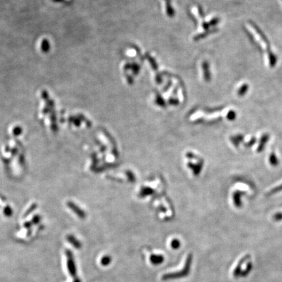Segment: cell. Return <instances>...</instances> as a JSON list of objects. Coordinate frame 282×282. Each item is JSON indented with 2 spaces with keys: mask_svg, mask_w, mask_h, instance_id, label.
Here are the masks:
<instances>
[{
  "mask_svg": "<svg viewBox=\"0 0 282 282\" xmlns=\"http://www.w3.org/2000/svg\"><path fill=\"white\" fill-rule=\"evenodd\" d=\"M248 28L250 30V32L252 31L253 37L258 41V43L260 45H261L262 50L265 52L266 54L267 55L268 62L269 65L271 67H274L275 65V64H276V61L278 60L276 58V56L273 54L272 51H271L270 43H268V41L266 36L257 26H255L254 24L252 22L249 23Z\"/></svg>",
  "mask_w": 282,
  "mask_h": 282,
  "instance_id": "1",
  "label": "cell"
},
{
  "mask_svg": "<svg viewBox=\"0 0 282 282\" xmlns=\"http://www.w3.org/2000/svg\"><path fill=\"white\" fill-rule=\"evenodd\" d=\"M191 260H192V257L191 255H188L186 263H185V266L183 269H181V271L177 272H173V273H168L166 274L165 275H163L162 279L163 280H174V279H178V278H184L187 275L189 274L190 270V266L191 264Z\"/></svg>",
  "mask_w": 282,
  "mask_h": 282,
  "instance_id": "2",
  "label": "cell"
},
{
  "mask_svg": "<svg viewBox=\"0 0 282 282\" xmlns=\"http://www.w3.org/2000/svg\"><path fill=\"white\" fill-rule=\"evenodd\" d=\"M66 257H67V265L69 273L73 278L77 277V268L74 258L72 253L70 250H66Z\"/></svg>",
  "mask_w": 282,
  "mask_h": 282,
  "instance_id": "3",
  "label": "cell"
},
{
  "mask_svg": "<svg viewBox=\"0 0 282 282\" xmlns=\"http://www.w3.org/2000/svg\"><path fill=\"white\" fill-rule=\"evenodd\" d=\"M244 195V192L240 191H236L233 194V202L235 206H236L237 208H239L240 206H242V196Z\"/></svg>",
  "mask_w": 282,
  "mask_h": 282,
  "instance_id": "4",
  "label": "cell"
},
{
  "mask_svg": "<svg viewBox=\"0 0 282 282\" xmlns=\"http://www.w3.org/2000/svg\"><path fill=\"white\" fill-rule=\"evenodd\" d=\"M150 262H151L153 265H158L161 264V263H163V262L164 261V257L161 255L152 254L150 256Z\"/></svg>",
  "mask_w": 282,
  "mask_h": 282,
  "instance_id": "5",
  "label": "cell"
},
{
  "mask_svg": "<svg viewBox=\"0 0 282 282\" xmlns=\"http://www.w3.org/2000/svg\"><path fill=\"white\" fill-rule=\"evenodd\" d=\"M269 139V135L268 134H264L262 137L261 138V140L259 144V146L257 148V152H261L265 148L266 144L268 142Z\"/></svg>",
  "mask_w": 282,
  "mask_h": 282,
  "instance_id": "6",
  "label": "cell"
},
{
  "mask_svg": "<svg viewBox=\"0 0 282 282\" xmlns=\"http://www.w3.org/2000/svg\"><path fill=\"white\" fill-rule=\"evenodd\" d=\"M231 142L235 146H239V144L243 141L244 136L242 135H237L235 136H233L230 138Z\"/></svg>",
  "mask_w": 282,
  "mask_h": 282,
  "instance_id": "7",
  "label": "cell"
},
{
  "mask_svg": "<svg viewBox=\"0 0 282 282\" xmlns=\"http://www.w3.org/2000/svg\"><path fill=\"white\" fill-rule=\"evenodd\" d=\"M269 162L272 166H276L279 163V160L274 153H272L269 157Z\"/></svg>",
  "mask_w": 282,
  "mask_h": 282,
  "instance_id": "8",
  "label": "cell"
},
{
  "mask_svg": "<svg viewBox=\"0 0 282 282\" xmlns=\"http://www.w3.org/2000/svg\"><path fill=\"white\" fill-rule=\"evenodd\" d=\"M111 260H112V259L110 256L106 255V256H104L101 259V262L103 266H107L111 262Z\"/></svg>",
  "mask_w": 282,
  "mask_h": 282,
  "instance_id": "9",
  "label": "cell"
},
{
  "mask_svg": "<svg viewBox=\"0 0 282 282\" xmlns=\"http://www.w3.org/2000/svg\"><path fill=\"white\" fill-rule=\"evenodd\" d=\"M248 85L246 84H244L242 87H240V89L239 90V92H238V94H239V96H242L244 95H245V93L248 91Z\"/></svg>",
  "mask_w": 282,
  "mask_h": 282,
  "instance_id": "10",
  "label": "cell"
},
{
  "mask_svg": "<svg viewBox=\"0 0 282 282\" xmlns=\"http://www.w3.org/2000/svg\"><path fill=\"white\" fill-rule=\"evenodd\" d=\"M69 242L73 244V245L76 248H80L81 246V244L79 242H78L77 240H75L74 238L73 237H69Z\"/></svg>",
  "mask_w": 282,
  "mask_h": 282,
  "instance_id": "11",
  "label": "cell"
},
{
  "mask_svg": "<svg viewBox=\"0 0 282 282\" xmlns=\"http://www.w3.org/2000/svg\"><path fill=\"white\" fill-rule=\"evenodd\" d=\"M281 191H282V184L274 187L273 190H272L270 192L268 193V195H273V194H275V193Z\"/></svg>",
  "mask_w": 282,
  "mask_h": 282,
  "instance_id": "12",
  "label": "cell"
},
{
  "mask_svg": "<svg viewBox=\"0 0 282 282\" xmlns=\"http://www.w3.org/2000/svg\"><path fill=\"white\" fill-rule=\"evenodd\" d=\"M227 117V118H228V120H231V121L235 120V119L236 118V112H235L233 111V110L229 111V112H228Z\"/></svg>",
  "mask_w": 282,
  "mask_h": 282,
  "instance_id": "13",
  "label": "cell"
},
{
  "mask_svg": "<svg viewBox=\"0 0 282 282\" xmlns=\"http://www.w3.org/2000/svg\"><path fill=\"white\" fill-rule=\"evenodd\" d=\"M180 246V243L178 240H174L171 242V247L174 249H178Z\"/></svg>",
  "mask_w": 282,
  "mask_h": 282,
  "instance_id": "14",
  "label": "cell"
},
{
  "mask_svg": "<svg viewBox=\"0 0 282 282\" xmlns=\"http://www.w3.org/2000/svg\"><path fill=\"white\" fill-rule=\"evenodd\" d=\"M255 142H256V139H255V138H252V139H251L248 142L244 144V146H245V147H251L254 145Z\"/></svg>",
  "mask_w": 282,
  "mask_h": 282,
  "instance_id": "15",
  "label": "cell"
},
{
  "mask_svg": "<svg viewBox=\"0 0 282 282\" xmlns=\"http://www.w3.org/2000/svg\"><path fill=\"white\" fill-rule=\"evenodd\" d=\"M274 219L275 221H281L282 220V212H279L275 214L274 217Z\"/></svg>",
  "mask_w": 282,
  "mask_h": 282,
  "instance_id": "16",
  "label": "cell"
},
{
  "mask_svg": "<svg viewBox=\"0 0 282 282\" xmlns=\"http://www.w3.org/2000/svg\"><path fill=\"white\" fill-rule=\"evenodd\" d=\"M74 282H80V280L79 278H76L75 279V280L74 281Z\"/></svg>",
  "mask_w": 282,
  "mask_h": 282,
  "instance_id": "17",
  "label": "cell"
}]
</instances>
